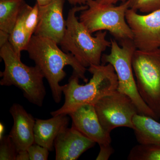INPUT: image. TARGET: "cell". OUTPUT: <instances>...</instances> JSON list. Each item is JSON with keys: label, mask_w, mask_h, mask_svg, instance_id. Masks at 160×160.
Wrapping results in <instances>:
<instances>
[{"label": "cell", "mask_w": 160, "mask_h": 160, "mask_svg": "<svg viewBox=\"0 0 160 160\" xmlns=\"http://www.w3.org/2000/svg\"><path fill=\"white\" fill-rule=\"evenodd\" d=\"M98 3L105 5H113L116 4L119 2H124L127 0H96Z\"/></svg>", "instance_id": "484cf974"}, {"label": "cell", "mask_w": 160, "mask_h": 160, "mask_svg": "<svg viewBox=\"0 0 160 160\" xmlns=\"http://www.w3.org/2000/svg\"><path fill=\"white\" fill-rule=\"evenodd\" d=\"M72 125L81 133L100 146H110V133L106 132L100 122L94 106L85 105L69 113Z\"/></svg>", "instance_id": "8fae6325"}, {"label": "cell", "mask_w": 160, "mask_h": 160, "mask_svg": "<svg viewBox=\"0 0 160 160\" xmlns=\"http://www.w3.org/2000/svg\"><path fill=\"white\" fill-rule=\"evenodd\" d=\"M99 153L96 158L97 160H107L109 159L114 150L111 145L108 146H100Z\"/></svg>", "instance_id": "603a6c76"}, {"label": "cell", "mask_w": 160, "mask_h": 160, "mask_svg": "<svg viewBox=\"0 0 160 160\" xmlns=\"http://www.w3.org/2000/svg\"><path fill=\"white\" fill-rule=\"evenodd\" d=\"M24 28L29 37L31 39L38 24L40 19V6L37 3L33 7L25 4L23 7Z\"/></svg>", "instance_id": "d6986e66"}, {"label": "cell", "mask_w": 160, "mask_h": 160, "mask_svg": "<svg viewBox=\"0 0 160 160\" xmlns=\"http://www.w3.org/2000/svg\"><path fill=\"white\" fill-rule=\"evenodd\" d=\"M24 6L21 10L17 22L9 34V42L12 47L14 49L16 53L20 57H21L22 51L26 50L30 40V38L26 33L23 24Z\"/></svg>", "instance_id": "e0dca14e"}, {"label": "cell", "mask_w": 160, "mask_h": 160, "mask_svg": "<svg viewBox=\"0 0 160 160\" xmlns=\"http://www.w3.org/2000/svg\"><path fill=\"white\" fill-rule=\"evenodd\" d=\"M58 44L48 38L32 36L26 51L29 58L33 60L47 80L54 101L59 103L62 100L63 86L60 82L66 77L64 68L71 66L80 79L85 83L88 79L85 73L87 69L75 58L73 55L61 50Z\"/></svg>", "instance_id": "6da1fadb"}, {"label": "cell", "mask_w": 160, "mask_h": 160, "mask_svg": "<svg viewBox=\"0 0 160 160\" xmlns=\"http://www.w3.org/2000/svg\"><path fill=\"white\" fill-rule=\"evenodd\" d=\"M9 34L0 31V47L9 42Z\"/></svg>", "instance_id": "d4e9b609"}, {"label": "cell", "mask_w": 160, "mask_h": 160, "mask_svg": "<svg viewBox=\"0 0 160 160\" xmlns=\"http://www.w3.org/2000/svg\"><path fill=\"white\" fill-rule=\"evenodd\" d=\"M69 122L67 115H58L46 120L36 119L34 143L52 151L55 140L60 132L68 127Z\"/></svg>", "instance_id": "5bb4252c"}, {"label": "cell", "mask_w": 160, "mask_h": 160, "mask_svg": "<svg viewBox=\"0 0 160 160\" xmlns=\"http://www.w3.org/2000/svg\"><path fill=\"white\" fill-rule=\"evenodd\" d=\"M87 8V5L74 6L69 10L66 32L59 45L63 51L73 55L86 68L101 65L103 52L111 45L110 40L106 39L107 31L98 32L92 36L77 17L78 12Z\"/></svg>", "instance_id": "3957f363"}, {"label": "cell", "mask_w": 160, "mask_h": 160, "mask_svg": "<svg viewBox=\"0 0 160 160\" xmlns=\"http://www.w3.org/2000/svg\"><path fill=\"white\" fill-rule=\"evenodd\" d=\"M129 9L143 13L160 9V0H129Z\"/></svg>", "instance_id": "44dd1931"}, {"label": "cell", "mask_w": 160, "mask_h": 160, "mask_svg": "<svg viewBox=\"0 0 160 160\" xmlns=\"http://www.w3.org/2000/svg\"><path fill=\"white\" fill-rule=\"evenodd\" d=\"M0 56L5 64L4 71L0 72V85L18 87L29 102L42 107L46 89L43 83L45 77L39 68L22 63L9 42L1 47Z\"/></svg>", "instance_id": "277c9868"}, {"label": "cell", "mask_w": 160, "mask_h": 160, "mask_svg": "<svg viewBox=\"0 0 160 160\" xmlns=\"http://www.w3.org/2000/svg\"><path fill=\"white\" fill-rule=\"evenodd\" d=\"M13 125L9 135L18 152L27 150L34 143L36 119L20 104L14 103L9 109Z\"/></svg>", "instance_id": "4fadbf2b"}, {"label": "cell", "mask_w": 160, "mask_h": 160, "mask_svg": "<svg viewBox=\"0 0 160 160\" xmlns=\"http://www.w3.org/2000/svg\"><path fill=\"white\" fill-rule=\"evenodd\" d=\"M18 153L14 143L9 135L0 139V160H16Z\"/></svg>", "instance_id": "ffe728a7"}, {"label": "cell", "mask_w": 160, "mask_h": 160, "mask_svg": "<svg viewBox=\"0 0 160 160\" xmlns=\"http://www.w3.org/2000/svg\"><path fill=\"white\" fill-rule=\"evenodd\" d=\"M5 131V127L2 123H0V139L2 138L4 136V132Z\"/></svg>", "instance_id": "f1b7e54d"}, {"label": "cell", "mask_w": 160, "mask_h": 160, "mask_svg": "<svg viewBox=\"0 0 160 160\" xmlns=\"http://www.w3.org/2000/svg\"><path fill=\"white\" fill-rule=\"evenodd\" d=\"M95 142L87 138L74 127L63 129L54 141L56 160H76L95 145Z\"/></svg>", "instance_id": "7c38bea8"}, {"label": "cell", "mask_w": 160, "mask_h": 160, "mask_svg": "<svg viewBox=\"0 0 160 160\" xmlns=\"http://www.w3.org/2000/svg\"><path fill=\"white\" fill-rule=\"evenodd\" d=\"M64 2L52 0L45 6H39V21L33 35L48 38L60 45L66 29L63 16Z\"/></svg>", "instance_id": "30bf717a"}, {"label": "cell", "mask_w": 160, "mask_h": 160, "mask_svg": "<svg viewBox=\"0 0 160 160\" xmlns=\"http://www.w3.org/2000/svg\"><path fill=\"white\" fill-rule=\"evenodd\" d=\"M135 135L140 144L160 146V123L151 117L136 114L132 119Z\"/></svg>", "instance_id": "9a60e30c"}, {"label": "cell", "mask_w": 160, "mask_h": 160, "mask_svg": "<svg viewBox=\"0 0 160 160\" xmlns=\"http://www.w3.org/2000/svg\"><path fill=\"white\" fill-rule=\"evenodd\" d=\"M126 17L137 49L151 51L160 48V9L142 15L129 9Z\"/></svg>", "instance_id": "9c48e42d"}, {"label": "cell", "mask_w": 160, "mask_h": 160, "mask_svg": "<svg viewBox=\"0 0 160 160\" xmlns=\"http://www.w3.org/2000/svg\"><path fill=\"white\" fill-rule=\"evenodd\" d=\"M111 49L109 54H103V64L109 63L113 66L117 75L118 90L129 97L135 104L139 114L155 118L151 109L140 95L134 78L132 58L136 48L132 40H126L118 43L115 39H110Z\"/></svg>", "instance_id": "8992f818"}, {"label": "cell", "mask_w": 160, "mask_h": 160, "mask_svg": "<svg viewBox=\"0 0 160 160\" xmlns=\"http://www.w3.org/2000/svg\"><path fill=\"white\" fill-rule=\"evenodd\" d=\"M30 160H47L49 155V150L45 147L34 143L27 149Z\"/></svg>", "instance_id": "7402d4cb"}, {"label": "cell", "mask_w": 160, "mask_h": 160, "mask_svg": "<svg viewBox=\"0 0 160 160\" xmlns=\"http://www.w3.org/2000/svg\"><path fill=\"white\" fill-rule=\"evenodd\" d=\"M87 70L92 74V77L84 85H80V78L73 71L68 83L63 86L64 104L59 109L51 112L52 116L68 115L81 106H94L101 98L118 90L117 75L111 64L92 65Z\"/></svg>", "instance_id": "7a4b0ae2"}, {"label": "cell", "mask_w": 160, "mask_h": 160, "mask_svg": "<svg viewBox=\"0 0 160 160\" xmlns=\"http://www.w3.org/2000/svg\"><path fill=\"white\" fill-rule=\"evenodd\" d=\"M16 160H30L29 154L27 150L18 152Z\"/></svg>", "instance_id": "cb8c5ba5"}, {"label": "cell", "mask_w": 160, "mask_h": 160, "mask_svg": "<svg viewBox=\"0 0 160 160\" xmlns=\"http://www.w3.org/2000/svg\"><path fill=\"white\" fill-rule=\"evenodd\" d=\"M129 160H160V146L139 144L129 152Z\"/></svg>", "instance_id": "ac0fdd59"}, {"label": "cell", "mask_w": 160, "mask_h": 160, "mask_svg": "<svg viewBox=\"0 0 160 160\" xmlns=\"http://www.w3.org/2000/svg\"><path fill=\"white\" fill-rule=\"evenodd\" d=\"M72 5L77 6L78 5L80 6L86 5L88 0H67Z\"/></svg>", "instance_id": "4316f807"}, {"label": "cell", "mask_w": 160, "mask_h": 160, "mask_svg": "<svg viewBox=\"0 0 160 160\" xmlns=\"http://www.w3.org/2000/svg\"><path fill=\"white\" fill-rule=\"evenodd\" d=\"M94 107L102 127L109 133L118 127L133 129L132 119L139 114L131 98L118 90L101 98Z\"/></svg>", "instance_id": "ba28073f"}, {"label": "cell", "mask_w": 160, "mask_h": 160, "mask_svg": "<svg viewBox=\"0 0 160 160\" xmlns=\"http://www.w3.org/2000/svg\"><path fill=\"white\" fill-rule=\"evenodd\" d=\"M86 5L88 8L81 12L79 20L91 34L109 31L119 42L133 39L132 31L126 20L129 0L118 6L100 4L96 0H88Z\"/></svg>", "instance_id": "5b68a950"}, {"label": "cell", "mask_w": 160, "mask_h": 160, "mask_svg": "<svg viewBox=\"0 0 160 160\" xmlns=\"http://www.w3.org/2000/svg\"><path fill=\"white\" fill-rule=\"evenodd\" d=\"M25 3L24 0H0V31L10 34Z\"/></svg>", "instance_id": "2e32d148"}, {"label": "cell", "mask_w": 160, "mask_h": 160, "mask_svg": "<svg viewBox=\"0 0 160 160\" xmlns=\"http://www.w3.org/2000/svg\"><path fill=\"white\" fill-rule=\"evenodd\" d=\"M52 0H37V2L40 6H44L49 4Z\"/></svg>", "instance_id": "83f0119b"}, {"label": "cell", "mask_w": 160, "mask_h": 160, "mask_svg": "<svg viewBox=\"0 0 160 160\" xmlns=\"http://www.w3.org/2000/svg\"><path fill=\"white\" fill-rule=\"evenodd\" d=\"M132 66L138 91L154 115L160 118V48L142 51L136 49Z\"/></svg>", "instance_id": "52a82bcc"}]
</instances>
